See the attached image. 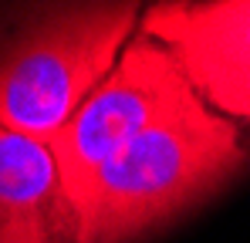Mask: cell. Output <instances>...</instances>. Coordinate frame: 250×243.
<instances>
[{"label":"cell","mask_w":250,"mask_h":243,"mask_svg":"<svg viewBox=\"0 0 250 243\" xmlns=\"http://www.w3.org/2000/svg\"><path fill=\"white\" fill-rule=\"evenodd\" d=\"M142 38H152L169 54H203L250 61V0L213 3H159L146 10Z\"/></svg>","instance_id":"obj_5"},{"label":"cell","mask_w":250,"mask_h":243,"mask_svg":"<svg viewBox=\"0 0 250 243\" xmlns=\"http://www.w3.org/2000/svg\"><path fill=\"white\" fill-rule=\"evenodd\" d=\"M75 233L51 149L0 128V243H75Z\"/></svg>","instance_id":"obj_4"},{"label":"cell","mask_w":250,"mask_h":243,"mask_svg":"<svg viewBox=\"0 0 250 243\" xmlns=\"http://www.w3.org/2000/svg\"><path fill=\"white\" fill-rule=\"evenodd\" d=\"M176 61L189 81V88L213 112H220L223 119L237 122V125L244 122L250 128V61L203 58V54H183Z\"/></svg>","instance_id":"obj_6"},{"label":"cell","mask_w":250,"mask_h":243,"mask_svg":"<svg viewBox=\"0 0 250 243\" xmlns=\"http://www.w3.org/2000/svg\"><path fill=\"white\" fill-rule=\"evenodd\" d=\"M132 3L47 7L0 40V128L51 145L132 40Z\"/></svg>","instance_id":"obj_2"},{"label":"cell","mask_w":250,"mask_h":243,"mask_svg":"<svg viewBox=\"0 0 250 243\" xmlns=\"http://www.w3.org/2000/svg\"><path fill=\"white\" fill-rule=\"evenodd\" d=\"M250 165L240 125L213 112L189 81L91 182L75 243H139L220 193Z\"/></svg>","instance_id":"obj_1"},{"label":"cell","mask_w":250,"mask_h":243,"mask_svg":"<svg viewBox=\"0 0 250 243\" xmlns=\"http://www.w3.org/2000/svg\"><path fill=\"white\" fill-rule=\"evenodd\" d=\"M183 84L186 75L179 61L159 40L135 34L125 44L115 68L47 145L71 216H78L98 172L163 112Z\"/></svg>","instance_id":"obj_3"}]
</instances>
